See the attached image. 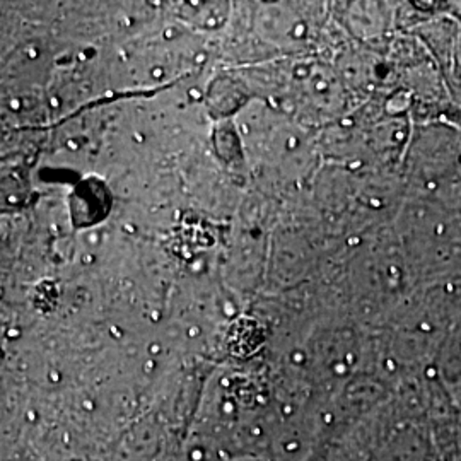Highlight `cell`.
<instances>
[{
  "instance_id": "6da1fadb",
  "label": "cell",
  "mask_w": 461,
  "mask_h": 461,
  "mask_svg": "<svg viewBox=\"0 0 461 461\" xmlns=\"http://www.w3.org/2000/svg\"><path fill=\"white\" fill-rule=\"evenodd\" d=\"M430 373L438 379L455 403L461 405V316L447 330L441 346L436 352Z\"/></svg>"
},
{
  "instance_id": "7a4b0ae2",
  "label": "cell",
  "mask_w": 461,
  "mask_h": 461,
  "mask_svg": "<svg viewBox=\"0 0 461 461\" xmlns=\"http://www.w3.org/2000/svg\"><path fill=\"white\" fill-rule=\"evenodd\" d=\"M439 461H461V415H453L430 426Z\"/></svg>"
},
{
  "instance_id": "3957f363",
  "label": "cell",
  "mask_w": 461,
  "mask_h": 461,
  "mask_svg": "<svg viewBox=\"0 0 461 461\" xmlns=\"http://www.w3.org/2000/svg\"><path fill=\"white\" fill-rule=\"evenodd\" d=\"M445 11L446 14L453 17L461 28V2H445Z\"/></svg>"
},
{
  "instance_id": "277c9868",
  "label": "cell",
  "mask_w": 461,
  "mask_h": 461,
  "mask_svg": "<svg viewBox=\"0 0 461 461\" xmlns=\"http://www.w3.org/2000/svg\"><path fill=\"white\" fill-rule=\"evenodd\" d=\"M304 34H306V24L299 23V24H296V28H294V36L296 38H303Z\"/></svg>"
},
{
  "instance_id": "5b68a950",
  "label": "cell",
  "mask_w": 461,
  "mask_h": 461,
  "mask_svg": "<svg viewBox=\"0 0 461 461\" xmlns=\"http://www.w3.org/2000/svg\"><path fill=\"white\" fill-rule=\"evenodd\" d=\"M9 108H11V110H14V112L21 110V101H19V99H11V103H9Z\"/></svg>"
},
{
  "instance_id": "8992f818",
  "label": "cell",
  "mask_w": 461,
  "mask_h": 461,
  "mask_svg": "<svg viewBox=\"0 0 461 461\" xmlns=\"http://www.w3.org/2000/svg\"><path fill=\"white\" fill-rule=\"evenodd\" d=\"M297 144H299V140H297L296 137H291V139L287 140V148L289 149H296Z\"/></svg>"
},
{
  "instance_id": "52a82bcc",
  "label": "cell",
  "mask_w": 461,
  "mask_h": 461,
  "mask_svg": "<svg viewBox=\"0 0 461 461\" xmlns=\"http://www.w3.org/2000/svg\"><path fill=\"white\" fill-rule=\"evenodd\" d=\"M152 77H154V79H161V77H163V68H154V70H152Z\"/></svg>"
},
{
  "instance_id": "ba28073f",
  "label": "cell",
  "mask_w": 461,
  "mask_h": 461,
  "mask_svg": "<svg viewBox=\"0 0 461 461\" xmlns=\"http://www.w3.org/2000/svg\"><path fill=\"white\" fill-rule=\"evenodd\" d=\"M190 96H192V98H195V99L202 98V95H200V91H197V89H192V91H190Z\"/></svg>"
},
{
  "instance_id": "9c48e42d",
  "label": "cell",
  "mask_w": 461,
  "mask_h": 461,
  "mask_svg": "<svg viewBox=\"0 0 461 461\" xmlns=\"http://www.w3.org/2000/svg\"><path fill=\"white\" fill-rule=\"evenodd\" d=\"M67 144H68V149L79 148V144H77V142H76V140H68V142H67Z\"/></svg>"
},
{
  "instance_id": "30bf717a",
  "label": "cell",
  "mask_w": 461,
  "mask_h": 461,
  "mask_svg": "<svg viewBox=\"0 0 461 461\" xmlns=\"http://www.w3.org/2000/svg\"><path fill=\"white\" fill-rule=\"evenodd\" d=\"M50 104H51V106H53V108H57V106H59V104H60V103H59V98L50 99Z\"/></svg>"
},
{
  "instance_id": "8fae6325",
  "label": "cell",
  "mask_w": 461,
  "mask_h": 461,
  "mask_svg": "<svg viewBox=\"0 0 461 461\" xmlns=\"http://www.w3.org/2000/svg\"><path fill=\"white\" fill-rule=\"evenodd\" d=\"M203 60H205V55H203V53H202V55H197V57H195V62H197V64H202Z\"/></svg>"
},
{
  "instance_id": "7c38bea8",
  "label": "cell",
  "mask_w": 461,
  "mask_h": 461,
  "mask_svg": "<svg viewBox=\"0 0 461 461\" xmlns=\"http://www.w3.org/2000/svg\"><path fill=\"white\" fill-rule=\"evenodd\" d=\"M165 36L167 40H169V38H173V36H175V30H166Z\"/></svg>"
},
{
  "instance_id": "4fadbf2b",
  "label": "cell",
  "mask_w": 461,
  "mask_h": 461,
  "mask_svg": "<svg viewBox=\"0 0 461 461\" xmlns=\"http://www.w3.org/2000/svg\"><path fill=\"white\" fill-rule=\"evenodd\" d=\"M83 262L84 264H91V262H93V257H91V255H86L83 258Z\"/></svg>"
},
{
  "instance_id": "5bb4252c",
  "label": "cell",
  "mask_w": 461,
  "mask_h": 461,
  "mask_svg": "<svg viewBox=\"0 0 461 461\" xmlns=\"http://www.w3.org/2000/svg\"><path fill=\"white\" fill-rule=\"evenodd\" d=\"M30 57H32V59L38 57V51H36V50H30Z\"/></svg>"
},
{
  "instance_id": "9a60e30c",
  "label": "cell",
  "mask_w": 461,
  "mask_h": 461,
  "mask_svg": "<svg viewBox=\"0 0 461 461\" xmlns=\"http://www.w3.org/2000/svg\"><path fill=\"white\" fill-rule=\"evenodd\" d=\"M125 230H129V232H133V230H135V228H133L132 224H127V226H125Z\"/></svg>"
},
{
  "instance_id": "2e32d148",
  "label": "cell",
  "mask_w": 461,
  "mask_h": 461,
  "mask_svg": "<svg viewBox=\"0 0 461 461\" xmlns=\"http://www.w3.org/2000/svg\"><path fill=\"white\" fill-rule=\"evenodd\" d=\"M135 139H137L139 142H142V140H144V137H142V135H139V133H135Z\"/></svg>"
},
{
  "instance_id": "e0dca14e",
  "label": "cell",
  "mask_w": 461,
  "mask_h": 461,
  "mask_svg": "<svg viewBox=\"0 0 461 461\" xmlns=\"http://www.w3.org/2000/svg\"><path fill=\"white\" fill-rule=\"evenodd\" d=\"M460 415H461V405H460Z\"/></svg>"
}]
</instances>
